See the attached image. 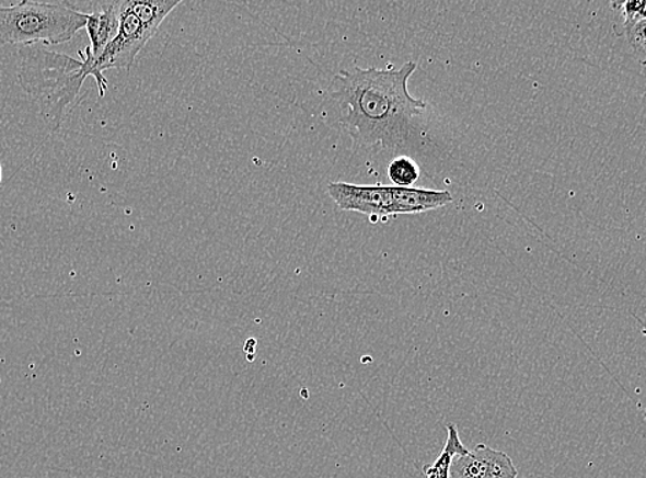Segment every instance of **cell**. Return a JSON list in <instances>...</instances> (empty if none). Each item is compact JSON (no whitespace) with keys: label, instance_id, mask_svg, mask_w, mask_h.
I'll return each mask as SVG.
<instances>
[{"label":"cell","instance_id":"cell-1","mask_svg":"<svg viewBox=\"0 0 646 478\" xmlns=\"http://www.w3.org/2000/svg\"><path fill=\"white\" fill-rule=\"evenodd\" d=\"M417 64L401 69L354 67L336 75L332 96L343 111L342 123L354 143L365 148L402 149L414 139V120L427 110L408 93Z\"/></svg>","mask_w":646,"mask_h":478},{"label":"cell","instance_id":"cell-2","mask_svg":"<svg viewBox=\"0 0 646 478\" xmlns=\"http://www.w3.org/2000/svg\"><path fill=\"white\" fill-rule=\"evenodd\" d=\"M19 83L39 106L48 128L57 132L65 117L77 109L85 79H95L100 96H105L107 80L100 72L90 46L79 52L80 60L35 45L21 47Z\"/></svg>","mask_w":646,"mask_h":478},{"label":"cell","instance_id":"cell-3","mask_svg":"<svg viewBox=\"0 0 646 478\" xmlns=\"http://www.w3.org/2000/svg\"><path fill=\"white\" fill-rule=\"evenodd\" d=\"M89 13L72 3L23 2L0 7V43L2 45H61L85 29Z\"/></svg>","mask_w":646,"mask_h":478},{"label":"cell","instance_id":"cell-4","mask_svg":"<svg viewBox=\"0 0 646 478\" xmlns=\"http://www.w3.org/2000/svg\"><path fill=\"white\" fill-rule=\"evenodd\" d=\"M153 36V32L149 31L122 2L120 26H118L117 35L105 47L104 53L95 58L100 72L104 73L113 68L126 69V71L131 69L137 56Z\"/></svg>","mask_w":646,"mask_h":478},{"label":"cell","instance_id":"cell-5","mask_svg":"<svg viewBox=\"0 0 646 478\" xmlns=\"http://www.w3.org/2000/svg\"><path fill=\"white\" fill-rule=\"evenodd\" d=\"M327 193L344 212H357L373 219H387L394 216L392 186L357 185L348 182H332Z\"/></svg>","mask_w":646,"mask_h":478},{"label":"cell","instance_id":"cell-6","mask_svg":"<svg viewBox=\"0 0 646 478\" xmlns=\"http://www.w3.org/2000/svg\"><path fill=\"white\" fill-rule=\"evenodd\" d=\"M452 478H517L510 456L503 451L478 444L465 455L457 456L451 466Z\"/></svg>","mask_w":646,"mask_h":478},{"label":"cell","instance_id":"cell-7","mask_svg":"<svg viewBox=\"0 0 646 478\" xmlns=\"http://www.w3.org/2000/svg\"><path fill=\"white\" fill-rule=\"evenodd\" d=\"M452 202L449 191L425 190V187L392 186V203H394V216L406 214L427 213L447 206Z\"/></svg>","mask_w":646,"mask_h":478},{"label":"cell","instance_id":"cell-8","mask_svg":"<svg viewBox=\"0 0 646 478\" xmlns=\"http://www.w3.org/2000/svg\"><path fill=\"white\" fill-rule=\"evenodd\" d=\"M122 2L101 4L93 13H89L85 30L90 37V48L95 58L104 53L105 47L115 39L120 26Z\"/></svg>","mask_w":646,"mask_h":478},{"label":"cell","instance_id":"cell-9","mask_svg":"<svg viewBox=\"0 0 646 478\" xmlns=\"http://www.w3.org/2000/svg\"><path fill=\"white\" fill-rule=\"evenodd\" d=\"M123 3L155 35L166 15L180 7L181 0H124Z\"/></svg>","mask_w":646,"mask_h":478},{"label":"cell","instance_id":"cell-10","mask_svg":"<svg viewBox=\"0 0 646 478\" xmlns=\"http://www.w3.org/2000/svg\"><path fill=\"white\" fill-rule=\"evenodd\" d=\"M468 451L470 449L461 442L459 429L455 424H449L445 448L432 465L424 467L425 476L427 478H451L452 462L457 456L465 455Z\"/></svg>","mask_w":646,"mask_h":478},{"label":"cell","instance_id":"cell-11","mask_svg":"<svg viewBox=\"0 0 646 478\" xmlns=\"http://www.w3.org/2000/svg\"><path fill=\"white\" fill-rule=\"evenodd\" d=\"M419 173H422L419 166L407 156H400L392 160L387 168L388 179L400 187H412L418 181Z\"/></svg>","mask_w":646,"mask_h":478},{"label":"cell","instance_id":"cell-12","mask_svg":"<svg viewBox=\"0 0 646 478\" xmlns=\"http://www.w3.org/2000/svg\"><path fill=\"white\" fill-rule=\"evenodd\" d=\"M627 41L637 56L643 57L646 61V19L637 23L624 24Z\"/></svg>","mask_w":646,"mask_h":478},{"label":"cell","instance_id":"cell-13","mask_svg":"<svg viewBox=\"0 0 646 478\" xmlns=\"http://www.w3.org/2000/svg\"><path fill=\"white\" fill-rule=\"evenodd\" d=\"M2 179H3V170H2V164H0V184H2Z\"/></svg>","mask_w":646,"mask_h":478},{"label":"cell","instance_id":"cell-14","mask_svg":"<svg viewBox=\"0 0 646 478\" xmlns=\"http://www.w3.org/2000/svg\"><path fill=\"white\" fill-rule=\"evenodd\" d=\"M452 478V477H451Z\"/></svg>","mask_w":646,"mask_h":478}]
</instances>
